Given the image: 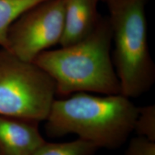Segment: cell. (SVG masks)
Wrapping results in <instances>:
<instances>
[{"label": "cell", "mask_w": 155, "mask_h": 155, "mask_svg": "<svg viewBox=\"0 0 155 155\" xmlns=\"http://www.w3.org/2000/svg\"><path fill=\"white\" fill-rule=\"evenodd\" d=\"M112 31L108 17H101L81 41L42 52L33 61L53 78L56 92L121 94L111 55Z\"/></svg>", "instance_id": "6da1fadb"}, {"label": "cell", "mask_w": 155, "mask_h": 155, "mask_svg": "<svg viewBox=\"0 0 155 155\" xmlns=\"http://www.w3.org/2000/svg\"><path fill=\"white\" fill-rule=\"evenodd\" d=\"M55 99L46 119L52 136L75 134L97 148H119L134 131L138 107L122 94L78 92Z\"/></svg>", "instance_id": "7a4b0ae2"}, {"label": "cell", "mask_w": 155, "mask_h": 155, "mask_svg": "<svg viewBox=\"0 0 155 155\" xmlns=\"http://www.w3.org/2000/svg\"><path fill=\"white\" fill-rule=\"evenodd\" d=\"M109 12L114 66L121 94L136 98L146 93L155 79L148 45L147 0H104Z\"/></svg>", "instance_id": "3957f363"}, {"label": "cell", "mask_w": 155, "mask_h": 155, "mask_svg": "<svg viewBox=\"0 0 155 155\" xmlns=\"http://www.w3.org/2000/svg\"><path fill=\"white\" fill-rule=\"evenodd\" d=\"M56 94L55 82L43 69L0 48V116L45 121Z\"/></svg>", "instance_id": "277c9868"}, {"label": "cell", "mask_w": 155, "mask_h": 155, "mask_svg": "<svg viewBox=\"0 0 155 155\" xmlns=\"http://www.w3.org/2000/svg\"><path fill=\"white\" fill-rule=\"evenodd\" d=\"M65 0H45L33 6L11 25L6 50L33 62L42 52L60 44L64 30Z\"/></svg>", "instance_id": "5b68a950"}, {"label": "cell", "mask_w": 155, "mask_h": 155, "mask_svg": "<svg viewBox=\"0 0 155 155\" xmlns=\"http://www.w3.org/2000/svg\"><path fill=\"white\" fill-rule=\"evenodd\" d=\"M45 142L36 122L0 116L2 155H32Z\"/></svg>", "instance_id": "8992f818"}, {"label": "cell", "mask_w": 155, "mask_h": 155, "mask_svg": "<svg viewBox=\"0 0 155 155\" xmlns=\"http://www.w3.org/2000/svg\"><path fill=\"white\" fill-rule=\"evenodd\" d=\"M101 0H65L64 30L61 46H68L86 38L101 16L98 12Z\"/></svg>", "instance_id": "52a82bcc"}, {"label": "cell", "mask_w": 155, "mask_h": 155, "mask_svg": "<svg viewBox=\"0 0 155 155\" xmlns=\"http://www.w3.org/2000/svg\"><path fill=\"white\" fill-rule=\"evenodd\" d=\"M45 0H0V48L6 49L7 34L15 21L33 6Z\"/></svg>", "instance_id": "ba28073f"}, {"label": "cell", "mask_w": 155, "mask_h": 155, "mask_svg": "<svg viewBox=\"0 0 155 155\" xmlns=\"http://www.w3.org/2000/svg\"><path fill=\"white\" fill-rule=\"evenodd\" d=\"M98 148L83 139L69 142L42 144L32 155H94Z\"/></svg>", "instance_id": "9c48e42d"}, {"label": "cell", "mask_w": 155, "mask_h": 155, "mask_svg": "<svg viewBox=\"0 0 155 155\" xmlns=\"http://www.w3.org/2000/svg\"><path fill=\"white\" fill-rule=\"evenodd\" d=\"M134 131L139 137L155 141V106L149 105L138 107Z\"/></svg>", "instance_id": "30bf717a"}, {"label": "cell", "mask_w": 155, "mask_h": 155, "mask_svg": "<svg viewBox=\"0 0 155 155\" xmlns=\"http://www.w3.org/2000/svg\"><path fill=\"white\" fill-rule=\"evenodd\" d=\"M125 155H155V141L138 136L131 139Z\"/></svg>", "instance_id": "8fae6325"}, {"label": "cell", "mask_w": 155, "mask_h": 155, "mask_svg": "<svg viewBox=\"0 0 155 155\" xmlns=\"http://www.w3.org/2000/svg\"><path fill=\"white\" fill-rule=\"evenodd\" d=\"M0 155H2V154H1V152H0Z\"/></svg>", "instance_id": "7c38bea8"}]
</instances>
